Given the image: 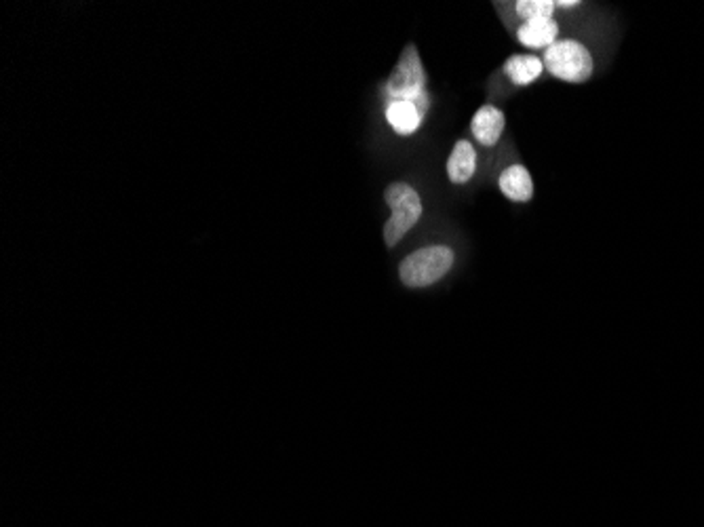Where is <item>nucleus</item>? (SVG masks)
<instances>
[{"instance_id": "f257e3e1", "label": "nucleus", "mask_w": 704, "mask_h": 527, "mask_svg": "<svg viewBox=\"0 0 704 527\" xmlns=\"http://www.w3.org/2000/svg\"><path fill=\"white\" fill-rule=\"evenodd\" d=\"M454 251L445 245L422 247V249L409 253L399 266V277L403 285L414 289L428 288L441 281L452 270Z\"/></svg>"}, {"instance_id": "f03ea898", "label": "nucleus", "mask_w": 704, "mask_h": 527, "mask_svg": "<svg viewBox=\"0 0 704 527\" xmlns=\"http://www.w3.org/2000/svg\"><path fill=\"white\" fill-rule=\"evenodd\" d=\"M384 199H386L393 213H390L388 222L384 224L382 237L388 247H395L418 224V220L422 218V200L420 194L416 192L412 186L406 184V181H395V184H390L386 192H384Z\"/></svg>"}, {"instance_id": "7ed1b4c3", "label": "nucleus", "mask_w": 704, "mask_h": 527, "mask_svg": "<svg viewBox=\"0 0 704 527\" xmlns=\"http://www.w3.org/2000/svg\"><path fill=\"white\" fill-rule=\"evenodd\" d=\"M424 87H426V76H424L418 49H416V44H407L388 78L386 93L395 100L414 102L422 112H426L428 100Z\"/></svg>"}, {"instance_id": "20e7f679", "label": "nucleus", "mask_w": 704, "mask_h": 527, "mask_svg": "<svg viewBox=\"0 0 704 527\" xmlns=\"http://www.w3.org/2000/svg\"><path fill=\"white\" fill-rule=\"evenodd\" d=\"M544 68L565 83H584L592 76V57L578 41H557L544 54Z\"/></svg>"}, {"instance_id": "39448f33", "label": "nucleus", "mask_w": 704, "mask_h": 527, "mask_svg": "<svg viewBox=\"0 0 704 527\" xmlns=\"http://www.w3.org/2000/svg\"><path fill=\"white\" fill-rule=\"evenodd\" d=\"M504 114L495 106H481L473 116L471 132L484 146H495L504 133Z\"/></svg>"}, {"instance_id": "423d86ee", "label": "nucleus", "mask_w": 704, "mask_h": 527, "mask_svg": "<svg viewBox=\"0 0 704 527\" xmlns=\"http://www.w3.org/2000/svg\"><path fill=\"white\" fill-rule=\"evenodd\" d=\"M477 169V152L471 142H455L452 154L447 159V178L452 184H466Z\"/></svg>"}, {"instance_id": "0eeeda50", "label": "nucleus", "mask_w": 704, "mask_h": 527, "mask_svg": "<svg viewBox=\"0 0 704 527\" xmlns=\"http://www.w3.org/2000/svg\"><path fill=\"white\" fill-rule=\"evenodd\" d=\"M500 190L514 203H527L533 197V181L523 165L506 167L500 175Z\"/></svg>"}, {"instance_id": "6e6552de", "label": "nucleus", "mask_w": 704, "mask_h": 527, "mask_svg": "<svg viewBox=\"0 0 704 527\" xmlns=\"http://www.w3.org/2000/svg\"><path fill=\"white\" fill-rule=\"evenodd\" d=\"M559 25L555 19H536V22H525L517 30L519 43L527 49H549L557 43Z\"/></svg>"}, {"instance_id": "1a4fd4ad", "label": "nucleus", "mask_w": 704, "mask_h": 527, "mask_svg": "<svg viewBox=\"0 0 704 527\" xmlns=\"http://www.w3.org/2000/svg\"><path fill=\"white\" fill-rule=\"evenodd\" d=\"M424 112L414 102L393 100L386 106V121L399 135H412L418 132Z\"/></svg>"}, {"instance_id": "9d476101", "label": "nucleus", "mask_w": 704, "mask_h": 527, "mask_svg": "<svg viewBox=\"0 0 704 527\" xmlns=\"http://www.w3.org/2000/svg\"><path fill=\"white\" fill-rule=\"evenodd\" d=\"M504 70H506V76L513 81V84L525 87V84L533 83L540 74H543L544 62H540L536 55H511L508 57Z\"/></svg>"}, {"instance_id": "9b49d317", "label": "nucleus", "mask_w": 704, "mask_h": 527, "mask_svg": "<svg viewBox=\"0 0 704 527\" xmlns=\"http://www.w3.org/2000/svg\"><path fill=\"white\" fill-rule=\"evenodd\" d=\"M555 3L552 0H519L517 3V15L523 17L525 22H536V19H552V11H555Z\"/></svg>"}, {"instance_id": "f8f14e48", "label": "nucleus", "mask_w": 704, "mask_h": 527, "mask_svg": "<svg viewBox=\"0 0 704 527\" xmlns=\"http://www.w3.org/2000/svg\"><path fill=\"white\" fill-rule=\"evenodd\" d=\"M557 6H563V9H573V6H578L580 3L578 0H559V3H555Z\"/></svg>"}]
</instances>
